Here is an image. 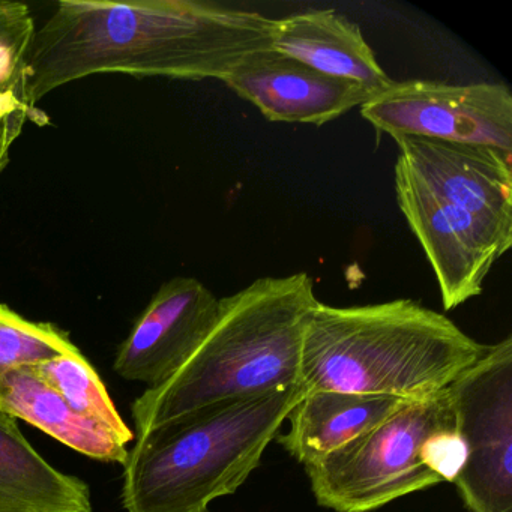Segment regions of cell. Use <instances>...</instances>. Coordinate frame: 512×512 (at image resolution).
<instances>
[{"instance_id":"cell-1","label":"cell","mask_w":512,"mask_h":512,"mask_svg":"<svg viewBox=\"0 0 512 512\" xmlns=\"http://www.w3.org/2000/svg\"><path fill=\"white\" fill-rule=\"evenodd\" d=\"M274 19L197 0H62L35 31L26 68L32 106L95 74L223 82L274 49Z\"/></svg>"},{"instance_id":"cell-2","label":"cell","mask_w":512,"mask_h":512,"mask_svg":"<svg viewBox=\"0 0 512 512\" xmlns=\"http://www.w3.org/2000/svg\"><path fill=\"white\" fill-rule=\"evenodd\" d=\"M398 208L436 275L446 311L481 295L512 245V155L482 146L401 137Z\"/></svg>"},{"instance_id":"cell-3","label":"cell","mask_w":512,"mask_h":512,"mask_svg":"<svg viewBox=\"0 0 512 512\" xmlns=\"http://www.w3.org/2000/svg\"><path fill=\"white\" fill-rule=\"evenodd\" d=\"M319 299L307 272L263 277L220 299L196 352L131 406L137 437L221 401L301 385L302 341Z\"/></svg>"},{"instance_id":"cell-4","label":"cell","mask_w":512,"mask_h":512,"mask_svg":"<svg viewBox=\"0 0 512 512\" xmlns=\"http://www.w3.org/2000/svg\"><path fill=\"white\" fill-rule=\"evenodd\" d=\"M488 347L413 299L356 307L319 301L302 341L301 385L305 392L425 400L448 388Z\"/></svg>"},{"instance_id":"cell-5","label":"cell","mask_w":512,"mask_h":512,"mask_svg":"<svg viewBox=\"0 0 512 512\" xmlns=\"http://www.w3.org/2000/svg\"><path fill=\"white\" fill-rule=\"evenodd\" d=\"M298 385L221 401L137 437L124 464L127 512H205L241 488L260 466L290 410Z\"/></svg>"},{"instance_id":"cell-6","label":"cell","mask_w":512,"mask_h":512,"mask_svg":"<svg viewBox=\"0 0 512 512\" xmlns=\"http://www.w3.org/2000/svg\"><path fill=\"white\" fill-rule=\"evenodd\" d=\"M454 425L446 389L407 401L367 433L305 466L314 499L335 512H371L440 484L425 464V443Z\"/></svg>"},{"instance_id":"cell-7","label":"cell","mask_w":512,"mask_h":512,"mask_svg":"<svg viewBox=\"0 0 512 512\" xmlns=\"http://www.w3.org/2000/svg\"><path fill=\"white\" fill-rule=\"evenodd\" d=\"M466 463L454 484L469 512H512V337L446 388Z\"/></svg>"},{"instance_id":"cell-8","label":"cell","mask_w":512,"mask_h":512,"mask_svg":"<svg viewBox=\"0 0 512 512\" xmlns=\"http://www.w3.org/2000/svg\"><path fill=\"white\" fill-rule=\"evenodd\" d=\"M359 109L394 140L418 137L512 155V94L502 83L392 82Z\"/></svg>"},{"instance_id":"cell-9","label":"cell","mask_w":512,"mask_h":512,"mask_svg":"<svg viewBox=\"0 0 512 512\" xmlns=\"http://www.w3.org/2000/svg\"><path fill=\"white\" fill-rule=\"evenodd\" d=\"M220 299L196 278L164 283L116 352L113 368L122 379L158 388L205 340Z\"/></svg>"},{"instance_id":"cell-10","label":"cell","mask_w":512,"mask_h":512,"mask_svg":"<svg viewBox=\"0 0 512 512\" xmlns=\"http://www.w3.org/2000/svg\"><path fill=\"white\" fill-rule=\"evenodd\" d=\"M271 122L320 127L364 106L374 92L350 80L329 77L269 49L253 53L223 80Z\"/></svg>"},{"instance_id":"cell-11","label":"cell","mask_w":512,"mask_h":512,"mask_svg":"<svg viewBox=\"0 0 512 512\" xmlns=\"http://www.w3.org/2000/svg\"><path fill=\"white\" fill-rule=\"evenodd\" d=\"M272 47L319 73L358 83L374 94L392 85L361 28L334 10L275 20Z\"/></svg>"},{"instance_id":"cell-12","label":"cell","mask_w":512,"mask_h":512,"mask_svg":"<svg viewBox=\"0 0 512 512\" xmlns=\"http://www.w3.org/2000/svg\"><path fill=\"white\" fill-rule=\"evenodd\" d=\"M406 403L389 395L307 391L290 410L286 433L275 439L298 463L310 466L367 433Z\"/></svg>"},{"instance_id":"cell-13","label":"cell","mask_w":512,"mask_h":512,"mask_svg":"<svg viewBox=\"0 0 512 512\" xmlns=\"http://www.w3.org/2000/svg\"><path fill=\"white\" fill-rule=\"evenodd\" d=\"M0 512H92L88 484L44 460L2 409Z\"/></svg>"},{"instance_id":"cell-14","label":"cell","mask_w":512,"mask_h":512,"mask_svg":"<svg viewBox=\"0 0 512 512\" xmlns=\"http://www.w3.org/2000/svg\"><path fill=\"white\" fill-rule=\"evenodd\" d=\"M0 409L94 460L125 464L130 454L113 434L74 412L32 365L0 376Z\"/></svg>"},{"instance_id":"cell-15","label":"cell","mask_w":512,"mask_h":512,"mask_svg":"<svg viewBox=\"0 0 512 512\" xmlns=\"http://www.w3.org/2000/svg\"><path fill=\"white\" fill-rule=\"evenodd\" d=\"M37 28L25 4L0 2V173L10 163V151L26 122L49 119L32 106L26 88V68Z\"/></svg>"},{"instance_id":"cell-16","label":"cell","mask_w":512,"mask_h":512,"mask_svg":"<svg viewBox=\"0 0 512 512\" xmlns=\"http://www.w3.org/2000/svg\"><path fill=\"white\" fill-rule=\"evenodd\" d=\"M34 370L83 418L100 425L125 446L134 439L91 362L82 352L67 353L32 365Z\"/></svg>"},{"instance_id":"cell-17","label":"cell","mask_w":512,"mask_h":512,"mask_svg":"<svg viewBox=\"0 0 512 512\" xmlns=\"http://www.w3.org/2000/svg\"><path fill=\"white\" fill-rule=\"evenodd\" d=\"M79 352L70 335L53 323L32 322L0 304V376L14 368Z\"/></svg>"},{"instance_id":"cell-18","label":"cell","mask_w":512,"mask_h":512,"mask_svg":"<svg viewBox=\"0 0 512 512\" xmlns=\"http://www.w3.org/2000/svg\"><path fill=\"white\" fill-rule=\"evenodd\" d=\"M466 455V446L455 425L436 431L425 443V464L440 484L457 479L466 463Z\"/></svg>"},{"instance_id":"cell-19","label":"cell","mask_w":512,"mask_h":512,"mask_svg":"<svg viewBox=\"0 0 512 512\" xmlns=\"http://www.w3.org/2000/svg\"><path fill=\"white\" fill-rule=\"evenodd\" d=\"M205 512H211V511H205Z\"/></svg>"}]
</instances>
